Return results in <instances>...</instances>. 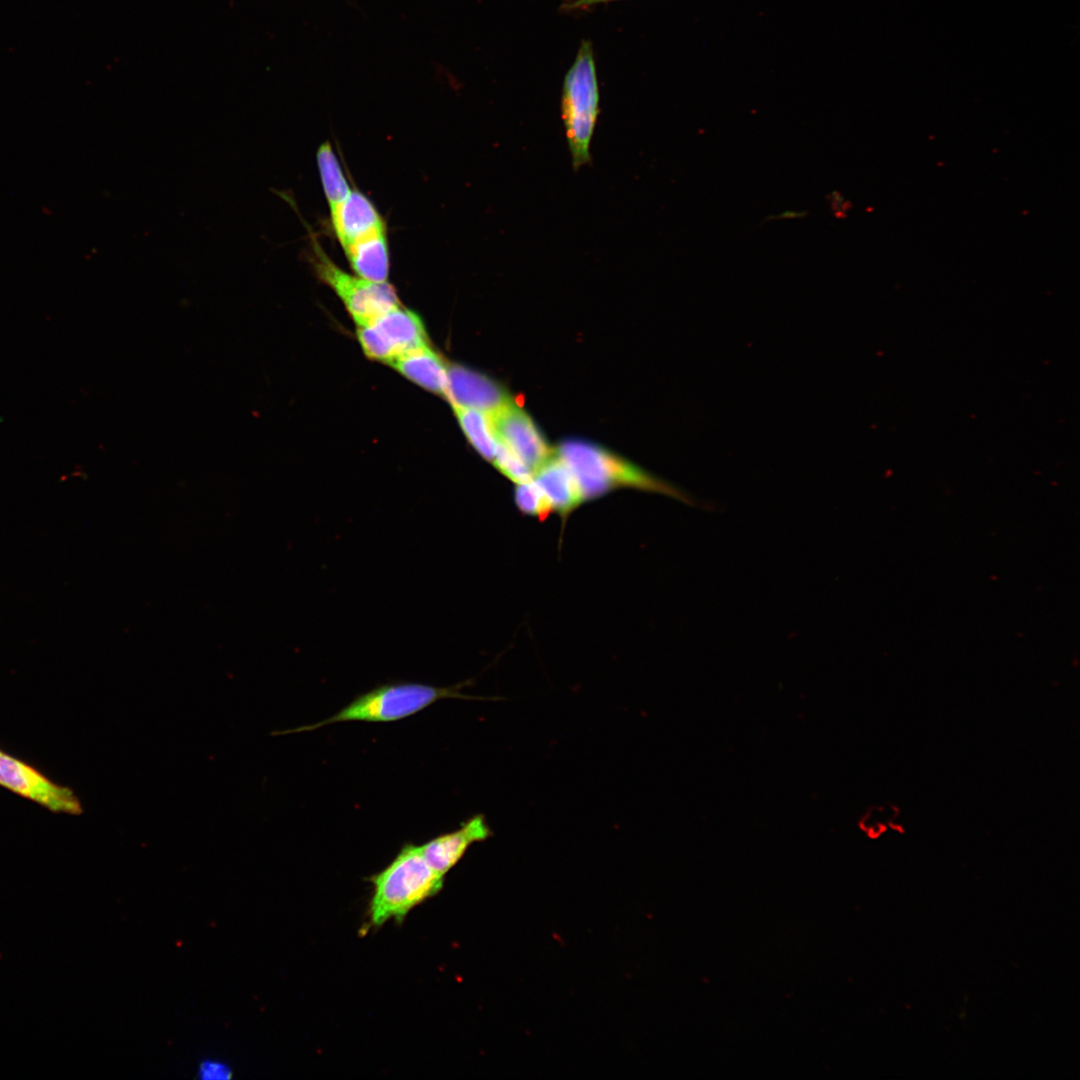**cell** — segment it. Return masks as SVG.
I'll use <instances>...</instances> for the list:
<instances>
[{
    "label": "cell",
    "mask_w": 1080,
    "mask_h": 1080,
    "mask_svg": "<svg viewBox=\"0 0 1080 1080\" xmlns=\"http://www.w3.org/2000/svg\"><path fill=\"white\" fill-rule=\"evenodd\" d=\"M369 881L373 886L369 921L378 928L390 920L401 922L411 910L437 895L444 876L427 863L420 845L406 843Z\"/></svg>",
    "instance_id": "1"
},
{
    "label": "cell",
    "mask_w": 1080,
    "mask_h": 1080,
    "mask_svg": "<svg viewBox=\"0 0 1080 1080\" xmlns=\"http://www.w3.org/2000/svg\"><path fill=\"white\" fill-rule=\"evenodd\" d=\"M557 454L574 476L584 501L602 497L617 488L628 487L692 503L690 497L678 488L593 443L567 440L558 446Z\"/></svg>",
    "instance_id": "2"
},
{
    "label": "cell",
    "mask_w": 1080,
    "mask_h": 1080,
    "mask_svg": "<svg viewBox=\"0 0 1080 1080\" xmlns=\"http://www.w3.org/2000/svg\"><path fill=\"white\" fill-rule=\"evenodd\" d=\"M463 685L464 683L438 687L412 682L383 684L357 696L329 718L282 733L312 731L340 722L387 723L402 720L442 699H473L460 692Z\"/></svg>",
    "instance_id": "3"
},
{
    "label": "cell",
    "mask_w": 1080,
    "mask_h": 1080,
    "mask_svg": "<svg viewBox=\"0 0 1080 1080\" xmlns=\"http://www.w3.org/2000/svg\"><path fill=\"white\" fill-rule=\"evenodd\" d=\"M600 94L590 42L583 41L562 88L563 121L572 167L578 171L591 162L590 146L600 113Z\"/></svg>",
    "instance_id": "4"
},
{
    "label": "cell",
    "mask_w": 1080,
    "mask_h": 1080,
    "mask_svg": "<svg viewBox=\"0 0 1080 1080\" xmlns=\"http://www.w3.org/2000/svg\"><path fill=\"white\" fill-rule=\"evenodd\" d=\"M312 264L319 279L334 290L357 326L399 306L395 289L387 282L375 283L351 275L338 267L313 239Z\"/></svg>",
    "instance_id": "5"
},
{
    "label": "cell",
    "mask_w": 1080,
    "mask_h": 1080,
    "mask_svg": "<svg viewBox=\"0 0 1080 1080\" xmlns=\"http://www.w3.org/2000/svg\"><path fill=\"white\" fill-rule=\"evenodd\" d=\"M0 785L54 813L80 815L83 812L72 789L51 781L33 766L2 750Z\"/></svg>",
    "instance_id": "6"
},
{
    "label": "cell",
    "mask_w": 1080,
    "mask_h": 1080,
    "mask_svg": "<svg viewBox=\"0 0 1080 1080\" xmlns=\"http://www.w3.org/2000/svg\"><path fill=\"white\" fill-rule=\"evenodd\" d=\"M499 440L505 443L534 473L553 456L541 432L516 401L490 415Z\"/></svg>",
    "instance_id": "7"
},
{
    "label": "cell",
    "mask_w": 1080,
    "mask_h": 1080,
    "mask_svg": "<svg viewBox=\"0 0 1080 1080\" xmlns=\"http://www.w3.org/2000/svg\"><path fill=\"white\" fill-rule=\"evenodd\" d=\"M445 397L451 405L473 408L489 415L515 401L501 384L460 365L448 367Z\"/></svg>",
    "instance_id": "8"
},
{
    "label": "cell",
    "mask_w": 1080,
    "mask_h": 1080,
    "mask_svg": "<svg viewBox=\"0 0 1080 1080\" xmlns=\"http://www.w3.org/2000/svg\"><path fill=\"white\" fill-rule=\"evenodd\" d=\"M492 835L485 817L478 814L462 823L458 829L430 839L420 846L427 863L437 873L445 876L471 845L483 842Z\"/></svg>",
    "instance_id": "9"
},
{
    "label": "cell",
    "mask_w": 1080,
    "mask_h": 1080,
    "mask_svg": "<svg viewBox=\"0 0 1080 1080\" xmlns=\"http://www.w3.org/2000/svg\"><path fill=\"white\" fill-rule=\"evenodd\" d=\"M330 213L334 232L343 249L374 232L385 230L376 207L358 191L352 190Z\"/></svg>",
    "instance_id": "10"
},
{
    "label": "cell",
    "mask_w": 1080,
    "mask_h": 1080,
    "mask_svg": "<svg viewBox=\"0 0 1080 1080\" xmlns=\"http://www.w3.org/2000/svg\"><path fill=\"white\" fill-rule=\"evenodd\" d=\"M533 476L563 521L584 502L574 476L558 456H551Z\"/></svg>",
    "instance_id": "11"
},
{
    "label": "cell",
    "mask_w": 1080,
    "mask_h": 1080,
    "mask_svg": "<svg viewBox=\"0 0 1080 1080\" xmlns=\"http://www.w3.org/2000/svg\"><path fill=\"white\" fill-rule=\"evenodd\" d=\"M368 324L373 325L379 332L391 349L393 358L427 345L426 332L421 319L414 312L400 306L379 315Z\"/></svg>",
    "instance_id": "12"
},
{
    "label": "cell",
    "mask_w": 1080,
    "mask_h": 1080,
    "mask_svg": "<svg viewBox=\"0 0 1080 1080\" xmlns=\"http://www.w3.org/2000/svg\"><path fill=\"white\" fill-rule=\"evenodd\" d=\"M388 363L419 386L445 396L448 368L428 345L404 352Z\"/></svg>",
    "instance_id": "13"
},
{
    "label": "cell",
    "mask_w": 1080,
    "mask_h": 1080,
    "mask_svg": "<svg viewBox=\"0 0 1080 1080\" xmlns=\"http://www.w3.org/2000/svg\"><path fill=\"white\" fill-rule=\"evenodd\" d=\"M385 232H374L343 249L357 276L375 283L387 282L389 250Z\"/></svg>",
    "instance_id": "14"
},
{
    "label": "cell",
    "mask_w": 1080,
    "mask_h": 1080,
    "mask_svg": "<svg viewBox=\"0 0 1080 1080\" xmlns=\"http://www.w3.org/2000/svg\"><path fill=\"white\" fill-rule=\"evenodd\" d=\"M458 422L478 453L489 461H493L497 449L498 438L492 425L490 415L459 405H451Z\"/></svg>",
    "instance_id": "15"
},
{
    "label": "cell",
    "mask_w": 1080,
    "mask_h": 1080,
    "mask_svg": "<svg viewBox=\"0 0 1080 1080\" xmlns=\"http://www.w3.org/2000/svg\"><path fill=\"white\" fill-rule=\"evenodd\" d=\"M316 158L324 194L332 210L343 202L352 190L329 142L319 147Z\"/></svg>",
    "instance_id": "16"
},
{
    "label": "cell",
    "mask_w": 1080,
    "mask_h": 1080,
    "mask_svg": "<svg viewBox=\"0 0 1080 1080\" xmlns=\"http://www.w3.org/2000/svg\"><path fill=\"white\" fill-rule=\"evenodd\" d=\"M514 501L521 513L541 521L554 512L550 501L533 480L517 484Z\"/></svg>",
    "instance_id": "17"
},
{
    "label": "cell",
    "mask_w": 1080,
    "mask_h": 1080,
    "mask_svg": "<svg viewBox=\"0 0 1080 1080\" xmlns=\"http://www.w3.org/2000/svg\"><path fill=\"white\" fill-rule=\"evenodd\" d=\"M492 462L503 475L517 484L533 480V471L499 439Z\"/></svg>",
    "instance_id": "18"
},
{
    "label": "cell",
    "mask_w": 1080,
    "mask_h": 1080,
    "mask_svg": "<svg viewBox=\"0 0 1080 1080\" xmlns=\"http://www.w3.org/2000/svg\"><path fill=\"white\" fill-rule=\"evenodd\" d=\"M197 1074L203 1080H226L231 1078L232 1069L224 1061L205 1059L199 1063Z\"/></svg>",
    "instance_id": "19"
},
{
    "label": "cell",
    "mask_w": 1080,
    "mask_h": 1080,
    "mask_svg": "<svg viewBox=\"0 0 1080 1080\" xmlns=\"http://www.w3.org/2000/svg\"><path fill=\"white\" fill-rule=\"evenodd\" d=\"M807 213L808 212L805 210H785L779 214L766 217V220L771 221L803 218L807 215Z\"/></svg>",
    "instance_id": "20"
},
{
    "label": "cell",
    "mask_w": 1080,
    "mask_h": 1080,
    "mask_svg": "<svg viewBox=\"0 0 1080 1080\" xmlns=\"http://www.w3.org/2000/svg\"><path fill=\"white\" fill-rule=\"evenodd\" d=\"M608 1H613V0H576L572 4H570L569 8H581V7H586V6L594 5V4H597V3L608 2Z\"/></svg>",
    "instance_id": "21"
}]
</instances>
